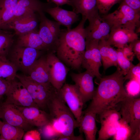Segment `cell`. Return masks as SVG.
<instances>
[{"label": "cell", "instance_id": "39", "mask_svg": "<svg viewBox=\"0 0 140 140\" xmlns=\"http://www.w3.org/2000/svg\"><path fill=\"white\" fill-rule=\"evenodd\" d=\"M11 81L0 78V101L6 93Z\"/></svg>", "mask_w": 140, "mask_h": 140}, {"label": "cell", "instance_id": "17", "mask_svg": "<svg viewBox=\"0 0 140 140\" xmlns=\"http://www.w3.org/2000/svg\"><path fill=\"white\" fill-rule=\"evenodd\" d=\"M16 106L27 121L32 126L42 127L51 120L50 115L38 107Z\"/></svg>", "mask_w": 140, "mask_h": 140}, {"label": "cell", "instance_id": "12", "mask_svg": "<svg viewBox=\"0 0 140 140\" xmlns=\"http://www.w3.org/2000/svg\"><path fill=\"white\" fill-rule=\"evenodd\" d=\"M40 18L38 13L29 12L13 19L4 30L13 31L18 36L32 31L37 30Z\"/></svg>", "mask_w": 140, "mask_h": 140}, {"label": "cell", "instance_id": "37", "mask_svg": "<svg viewBox=\"0 0 140 140\" xmlns=\"http://www.w3.org/2000/svg\"><path fill=\"white\" fill-rule=\"evenodd\" d=\"M23 137L24 140H39L41 138L40 133L36 130H28Z\"/></svg>", "mask_w": 140, "mask_h": 140}, {"label": "cell", "instance_id": "13", "mask_svg": "<svg viewBox=\"0 0 140 140\" xmlns=\"http://www.w3.org/2000/svg\"><path fill=\"white\" fill-rule=\"evenodd\" d=\"M70 76L80 95L84 104L92 100L94 94L93 78L95 77L87 70L78 73H72Z\"/></svg>", "mask_w": 140, "mask_h": 140}, {"label": "cell", "instance_id": "41", "mask_svg": "<svg viewBox=\"0 0 140 140\" xmlns=\"http://www.w3.org/2000/svg\"><path fill=\"white\" fill-rule=\"evenodd\" d=\"M128 5L136 12L140 13V0H123Z\"/></svg>", "mask_w": 140, "mask_h": 140}, {"label": "cell", "instance_id": "44", "mask_svg": "<svg viewBox=\"0 0 140 140\" xmlns=\"http://www.w3.org/2000/svg\"><path fill=\"white\" fill-rule=\"evenodd\" d=\"M1 121L0 120V123H1Z\"/></svg>", "mask_w": 140, "mask_h": 140}, {"label": "cell", "instance_id": "28", "mask_svg": "<svg viewBox=\"0 0 140 140\" xmlns=\"http://www.w3.org/2000/svg\"><path fill=\"white\" fill-rule=\"evenodd\" d=\"M16 36L11 30L0 29V56L7 58Z\"/></svg>", "mask_w": 140, "mask_h": 140}, {"label": "cell", "instance_id": "8", "mask_svg": "<svg viewBox=\"0 0 140 140\" xmlns=\"http://www.w3.org/2000/svg\"><path fill=\"white\" fill-rule=\"evenodd\" d=\"M99 41H86L85 50L81 66L99 79L101 77L99 69L102 59L98 47Z\"/></svg>", "mask_w": 140, "mask_h": 140}, {"label": "cell", "instance_id": "29", "mask_svg": "<svg viewBox=\"0 0 140 140\" xmlns=\"http://www.w3.org/2000/svg\"><path fill=\"white\" fill-rule=\"evenodd\" d=\"M132 132L129 125L122 118L119 121L118 126L115 135L114 140H130Z\"/></svg>", "mask_w": 140, "mask_h": 140}, {"label": "cell", "instance_id": "20", "mask_svg": "<svg viewBox=\"0 0 140 140\" xmlns=\"http://www.w3.org/2000/svg\"><path fill=\"white\" fill-rule=\"evenodd\" d=\"M45 12L49 14L61 25L66 27L67 30L71 29L72 25L79 19L78 14L73 11L66 10L59 6L47 8Z\"/></svg>", "mask_w": 140, "mask_h": 140}, {"label": "cell", "instance_id": "4", "mask_svg": "<svg viewBox=\"0 0 140 140\" xmlns=\"http://www.w3.org/2000/svg\"><path fill=\"white\" fill-rule=\"evenodd\" d=\"M100 15L111 27L123 26L135 31L136 27H140V13L136 11L123 1L113 12Z\"/></svg>", "mask_w": 140, "mask_h": 140}, {"label": "cell", "instance_id": "32", "mask_svg": "<svg viewBox=\"0 0 140 140\" xmlns=\"http://www.w3.org/2000/svg\"><path fill=\"white\" fill-rule=\"evenodd\" d=\"M111 46L107 42V40H101L99 41L98 47L104 69L106 65Z\"/></svg>", "mask_w": 140, "mask_h": 140}, {"label": "cell", "instance_id": "36", "mask_svg": "<svg viewBox=\"0 0 140 140\" xmlns=\"http://www.w3.org/2000/svg\"><path fill=\"white\" fill-rule=\"evenodd\" d=\"M140 62L136 65H134L129 70L127 74L124 76L126 80L130 79L134 80L140 83Z\"/></svg>", "mask_w": 140, "mask_h": 140}, {"label": "cell", "instance_id": "16", "mask_svg": "<svg viewBox=\"0 0 140 140\" xmlns=\"http://www.w3.org/2000/svg\"><path fill=\"white\" fill-rule=\"evenodd\" d=\"M138 39V34L134 30L123 26H115L111 27L107 41L111 46L121 49Z\"/></svg>", "mask_w": 140, "mask_h": 140}, {"label": "cell", "instance_id": "15", "mask_svg": "<svg viewBox=\"0 0 140 140\" xmlns=\"http://www.w3.org/2000/svg\"><path fill=\"white\" fill-rule=\"evenodd\" d=\"M89 22L88 25L85 28L86 41L108 39L111 26L100 14Z\"/></svg>", "mask_w": 140, "mask_h": 140}, {"label": "cell", "instance_id": "31", "mask_svg": "<svg viewBox=\"0 0 140 140\" xmlns=\"http://www.w3.org/2000/svg\"><path fill=\"white\" fill-rule=\"evenodd\" d=\"M123 0H96L99 13L100 15L108 14L112 7L117 3H121Z\"/></svg>", "mask_w": 140, "mask_h": 140}, {"label": "cell", "instance_id": "6", "mask_svg": "<svg viewBox=\"0 0 140 140\" xmlns=\"http://www.w3.org/2000/svg\"><path fill=\"white\" fill-rule=\"evenodd\" d=\"M41 51L16 44L9 52V60L18 69L28 74L35 61L38 59Z\"/></svg>", "mask_w": 140, "mask_h": 140}, {"label": "cell", "instance_id": "27", "mask_svg": "<svg viewBox=\"0 0 140 140\" xmlns=\"http://www.w3.org/2000/svg\"><path fill=\"white\" fill-rule=\"evenodd\" d=\"M18 69L7 58L0 56V78L11 81L16 78Z\"/></svg>", "mask_w": 140, "mask_h": 140}, {"label": "cell", "instance_id": "7", "mask_svg": "<svg viewBox=\"0 0 140 140\" xmlns=\"http://www.w3.org/2000/svg\"><path fill=\"white\" fill-rule=\"evenodd\" d=\"M5 102L23 107H35L39 108L24 85L15 79L11 81L5 94Z\"/></svg>", "mask_w": 140, "mask_h": 140}, {"label": "cell", "instance_id": "42", "mask_svg": "<svg viewBox=\"0 0 140 140\" xmlns=\"http://www.w3.org/2000/svg\"><path fill=\"white\" fill-rule=\"evenodd\" d=\"M56 140H84V138L82 133H81V134L78 136H75L74 135L67 136H60Z\"/></svg>", "mask_w": 140, "mask_h": 140}, {"label": "cell", "instance_id": "43", "mask_svg": "<svg viewBox=\"0 0 140 140\" xmlns=\"http://www.w3.org/2000/svg\"><path fill=\"white\" fill-rule=\"evenodd\" d=\"M47 2L52 3L55 4L57 6H59L63 5H68L69 0H47Z\"/></svg>", "mask_w": 140, "mask_h": 140}, {"label": "cell", "instance_id": "3", "mask_svg": "<svg viewBox=\"0 0 140 140\" xmlns=\"http://www.w3.org/2000/svg\"><path fill=\"white\" fill-rule=\"evenodd\" d=\"M65 104L58 92L50 99L47 107L51 118L56 121L59 125L61 133L60 136H67L74 135V130L78 127V124Z\"/></svg>", "mask_w": 140, "mask_h": 140}, {"label": "cell", "instance_id": "1", "mask_svg": "<svg viewBox=\"0 0 140 140\" xmlns=\"http://www.w3.org/2000/svg\"><path fill=\"white\" fill-rule=\"evenodd\" d=\"M113 74L101 78L92 101L85 111L97 114L111 109H115L128 95L123 86L125 81L118 66Z\"/></svg>", "mask_w": 140, "mask_h": 140}, {"label": "cell", "instance_id": "24", "mask_svg": "<svg viewBox=\"0 0 140 140\" xmlns=\"http://www.w3.org/2000/svg\"><path fill=\"white\" fill-rule=\"evenodd\" d=\"M43 11L38 13L40 18V23L38 33L43 41L49 50L54 52L55 46L58 39L51 32L46 22L45 15Z\"/></svg>", "mask_w": 140, "mask_h": 140}, {"label": "cell", "instance_id": "23", "mask_svg": "<svg viewBox=\"0 0 140 140\" xmlns=\"http://www.w3.org/2000/svg\"><path fill=\"white\" fill-rule=\"evenodd\" d=\"M17 36L16 44L19 46L41 51L49 50L40 38L37 30L32 31Z\"/></svg>", "mask_w": 140, "mask_h": 140}, {"label": "cell", "instance_id": "25", "mask_svg": "<svg viewBox=\"0 0 140 140\" xmlns=\"http://www.w3.org/2000/svg\"><path fill=\"white\" fill-rule=\"evenodd\" d=\"M18 0H0V29L4 30L13 19Z\"/></svg>", "mask_w": 140, "mask_h": 140}, {"label": "cell", "instance_id": "38", "mask_svg": "<svg viewBox=\"0 0 140 140\" xmlns=\"http://www.w3.org/2000/svg\"><path fill=\"white\" fill-rule=\"evenodd\" d=\"M121 49L125 57L132 62L135 55L132 51L130 43L124 46Z\"/></svg>", "mask_w": 140, "mask_h": 140}, {"label": "cell", "instance_id": "11", "mask_svg": "<svg viewBox=\"0 0 140 140\" xmlns=\"http://www.w3.org/2000/svg\"><path fill=\"white\" fill-rule=\"evenodd\" d=\"M101 127L98 132V140H106L115 134L121 116L115 109L104 111L100 114Z\"/></svg>", "mask_w": 140, "mask_h": 140}, {"label": "cell", "instance_id": "21", "mask_svg": "<svg viewBox=\"0 0 140 140\" xmlns=\"http://www.w3.org/2000/svg\"><path fill=\"white\" fill-rule=\"evenodd\" d=\"M96 114L92 112L85 111L81 116L78 123L79 131L83 133L86 140H95L97 130L96 123Z\"/></svg>", "mask_w": 140, "mask_h": 140}, {"label": "cell", "instance_id": "10", "mask_svg": "<svg viewBox=\"0 0 140 140\" xmlns=\"http://www.w3.org/2000/svg\"><path fill=\"white\" fill-rule=\"evenodd\" d=\"M58 92L59 96L67 104L78 124L82 114L84 104L75 85L65 83Z\"/></svg>", "mask_w": 140, "mask_h": 140}, {"label": "cell", "instance_id": "26", "mask_svg": "<svg viewBox=\"0 0 140 140\" xmlns=\"http://www.w3.org/2000/svg\"><path fill=\"white\" fill-rule=\"evenodd\" d=\"M24 130L19 127L1 121L0 134L4 140H21L24 135Z\"/></svg>", "mask_w": 140, "mask_h": 140}, {"label": "cell", "instance_id": "2", "mask_svg": "<svg viewBox=\"0 0 140 140\" xmlns=\"http://www.w3.org/2000/svg\"><path fill=\"white\" fill-rule=\"evenodd\" d=\"M87 19L83 17L75 28L61 30L54 51L67 66L74 70L81 66L86 48L84 25Z\"/></svg>", "mask_w": 140, "mask_h": 140}, {"label": "cell", "instance_id": "40", "mask_svg": "<svg viewBox=\"0 0 140 140\" xmlns=\"http://www.w3.org/2000/svg\"><path fill=\"white\" fill-rule=\"evenodd\" d=\"M132 51L135 55L140 61V40L138 39L130 43Z\"/></svg>", "mask_w": 140, "mask_h": 140}, {"label": "cell", "instance_id": "33", "mask_svg": "<svg viewBox=\"0 0 140 140\" xmlns=\"http://www.w3.org/2000/svg\"><path fill=\"white\" fill-rule=\"evenodd\" d=\"M42 127L43 128L42 133L43 135L46 139L56 140L60 135L51 121Z\"/></svg>", "mask_w": 140, "mask_h": 140}, {"label": "cell", "instance_id": "34", "mask_svg": "<svg viewBox=\"0 0 140 140\" xmlns=\"http://www.w3.org/2000/svg\"><path fill=\"white\" fill-rule=\"evenodd\" d=\"M126 88L128 95L134 97L139 94L140 83L135 80H130L126 85Z\"/></svg>", "mask_w": 140, "mask_h": 140}, {"label": "cell", "instance_id": "22", "mask_svg": "<svg viewBox=\"0 0 140 140\" xmlns=\"http://www.w3.org/2000/svg\"><path fill=\"white\" fill-rule=\"evenodd\" d=\"M28 74V75L27 76L29 78L37 83H45L50 82L46 57H41L38 59Z\"/></svg>", "mask_w": 140, "mask_h": 140}, {"label": "cell", "instance_id": "18", "mask_svg": "<svg viewBox=\"0 0 140 140\" xmlns=\"http://www.w3.org/2000/svg\"><path fill=\"white\" fill-rule=\"evenodd\" d=\"M56 6L53 3H44L39 0H18L13 19L29 12L38 13L43 11L45 12L47 8Z\"/></svg>", "mask_w": 140, "mask_h": 140}, {"label": "cell", "instance_id": "35", "mask_svg": "<svg viewBox=\"0 0 140 140\" xmlns=\"http://www.w3.org/2000/svg\"><path fill=\"white\" fill-rule=\"evenodd\" d=\"M117 53L116 50L111 46L109 50V55L108 57L106 65L104 68L106 70L109 67L112 66L117 67Z\"/></svg>", "mask_w": 140, "mask_h": 140}, {"label": "cell", "instance_id": "5", "mask_svg": "<svg viewBox=\"0 0 140 140\" xmlns=\"http://www.w3.org/2000/svg\"><path fill=\"white\" fill-rule=\"evenodd\" d=\"M121 103L120 113L122 118L129 125L132 132V137L140 135V98H135L128 95Z\"/></svg>", "mask_w": 140, "mask_h": 140}, {"label": "cell", "instance_id": "19", "mask_svg": "<svg viewBox=\"0 0 140 140\" xmlns=\"http://www.w3.org/2000/svg\"><path fill=\"white\" fill-rule=\"evenodd\" d=\"M73 11L80 13L88 21L99 15L96 0H69L68 4Z\"/></svg>", "mask_w": 140, "mask_h": 140}, {"label": "cell", "instance_id": "9", "mask_svg": "<svg viewBox=\"0 0 140 140\" xmlns=\"http://www.w3.org/2000/svg\"><path fill=\"white\" fill-rule=\"evenodd\" d=\"M46 57L50 82L55 89L59 90L65 83L69 69L53 52L48 53Z\"/></svg>", "mask_w": 140, "mask_h": 140}, {"label": "cell", "instance_id": "30", "mask_svg": "<svg viewBox=\"0 0 140 140\" xmlns=\"http://www.w3.org/2000/svg\"><path fill=\"white\" fill-rule=\"evenodd\" d=\"M117 53V63L124 75L125 76L134 65L124 56L121 49H116Z\"/></svg>", "mask_w": 140, "mask_h": 140}, {"label": "cell", "instance_id": "14", "mask_svg": "<svg viewBox=\"0 0 140 140\" xmlns=\"http://www.w3.org/2000/svg\"><path fill=\"white\" fill-rule=\"evenodd\" d=\"M0 118L3 121L28 130L32 126L27 121L16 106L4 102L0 103Z\"/></svg>", "mask_w": 140, "mask_h": 140}]
</instances>
